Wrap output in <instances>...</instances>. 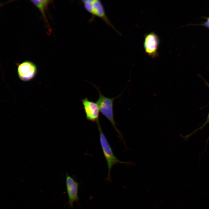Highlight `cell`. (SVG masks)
<instances>
[{
    "instance_id": "obj_4",
    "label": "cell",
    "mask_w": 209,
    "mask_h": 209,
    "mask_svg": "<svg viewBox=\"0 0 209 209\" xmlns=\"http://www.w3.org/2000/svg\"><path fill=\"white\" fill-rule=\"evenodd\" d=\"M160 39L154 32H151L144 35L143 47L146 53L152 58L159 56L158 49Z\"/></svg>"
},
{
    "instance_id": "obj_9",
    "label": "cell",
    "mask_w": 209,
    "mask_h": 209,
    "mask_svg": "<svg viewBox=\"0 0 209 209\" xmlns=\"http://www.w3.org/2000/svg\"><path fill=\"white\" fill-rule=\"evenodd\" d=\"M209 123V111L206 120L198 128L194 131L188 134L187 135L185 136L181 135V136L183 137L185 139L187 140L189 137L193 135V134H195L197 131L199 130H202L205 126L207 125L208 123ZM209 140V135L208 138L206 141V144L207 143L208 141Z\"/></svg>"
},
{
    "instance_id": "obj_8",
    "label": "cell",
    "mask_w": 209,
    "mask_h": 209,
    "mask_svg": "<svg viewBox=\"0 0 209 209\" xmlns=\"http://www.w3.org/2000/svg\"><path fill=\"white\" fill-rule=\"evenodd\" d=\"M31 2L39 10L44 19L46 22L48 24L46 18L45 12L47 9L49 5L51 3V0H31Z\"/></svg>"
},
{
    "instance_id": "obj_7",
    "label": "cell",
    "mask_w": 209,
    "mask_h": 209,
    "mask_svg": "<svg viewBox=\"0 0 209 209\" xmlns=\"http://www.w3.org/2000/svg\"><path fill=\"white\" fill-rule=\"evenodd\" d=\"M81 101L86 119L92 122H97L99 121L100 111L96 102L90 100L87 98L82 99Z\"/></svg>"
},
{
    "instance_id": "obj_3",
    "label": "cell",
    "mask_w": 209,
    "mask_h": 209,
    "mask_svg": "<svg viewBox=\"0 0 209 209\" xmlns=\"http://www.w3.org/2000/svg\"><path fill=\"white\" fill-rule=\"evenodd\" d=\"M84 8L92 17L101 19L109 27L120 34L114 27L107 17L104 5L99 0H84L81 1Z\"/></svg>"
},
{
    "instance_id": "obj_10",
    "label": "cell",
    "mask_w": 209,
    "mask_h": 209,
    "mask_svg": "<svg viewBox=\"0 0 209 209\" xmlns=\"http://www.w3.org/2000/svg\"><path fill=\"white\" fill-rule=\"evenodd\" d=\"M206 83L209 88V84L207 82H206Z\"/></svg>"
},
{
    "instance_id": "obj_6",
    "label": "cell",
    "mask_w": 209,
    "mask_h": 209,
    "mask_svg": "<svg viewBox=\"0 0 209 209\" xmlns=\"http://www.w3.org/2000/svg\"><path fill=\"white\" fill-rule=\"evenodd\" d=\"M66 188L69 200L67 204L73 209V203H78L79 183L71 176L66 173Z\"/></svg>"
},
{
    "instance_id": "obj_2",
    "label": "cell",
    "mask_w": 209,
    "mask_h": 209,
    "mask_svg": "<svg viewBox=\"0 0 209 209\" xmlns=\"http://www.w3.org/2000/svg\"><path fill=\"white\" fill-rule=\"evenodd\" d=\"M100 133V140L101 146L104 157L107 163L108 173L107 181L111 182L110 172L113 166L118 163L124 164L127 165H133L131 162H124L120 161L114 155L108 141L104 135L100 126L99 121L96 122Z\"/></svg>"
},
{
    "instance_id": "obj_1",
    "label": "cell",
    "mask_w": 209,
    "mask_h": 209,
    "mask_svg": "<svg viewBox=\"0 0 209 209\" xmlns=\"http://www.w3.org/2000/svg\"><path fill=\"white\" fill-rule=\"evenodd\" d=\"M93 84L97 89L99 93V97L96 102L99 107L100 112L110 122L119 134L120 138L122 140L124 144L126 145L122 134L116 127V122L114 118L113 111L114 101L121 96L123 92L114 98H108L104 96L101 93L99 88L96 85Z\"/></svg>"
},
{
    "instance_id": "obj_5",
    "label": "cell",
    "mask_w": 209,
    "mask_h": 209,
    "mask_svg": "<svg viewBox=\"0 0 209 209\" xmlns=\"http://www.w3.org/2000/svg\"><path fill=\"white\" fill-rule=\"evenodd\" d=\"M17 72L20 79L23 81H28L33 79L37 74L36 65L30 61H25L18 64Z\"/></svg>"
}]
</instances>
